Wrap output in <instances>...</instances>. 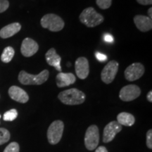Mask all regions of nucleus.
Wrapping results in <instances>:
<instances>
[{"label": "nucleus", "instance_id": "obj_1", "mask_svg": "<svg viewBox=\"0 0 152 152\" xmlns=\"http://www.w3.org/2000/svg\"><path fill=\"white\" fill-rule=\"evenodd\" d=\"M58 98L63 104L73 106L84 103L86 96L82 91L76 88H72L60 92Z\"/></svg>", "mask_w": 152, "mask_h": 152}, {"label": "nucleus", "instance_id": "obj_2", "mask_svg": "<svg viewBox=\"0 0 152 152\" xmlns=\"http://www.w3.org/2000/svg\"><path fill=\"white\" fill-rule=\"evenodd\" d=\"M49 72L48 70H43L37 75L28 73L25 71H21L18 74V81L25 85H39L43 84L49 78Z\"/></svg>", "mask_w": 152, "mask_h": 152}, {"label": "nucleus", "instance_id": "obj_3", "mask_svg": "<svg viewBox=\"0 0 152 152\" xmlns=\"http://www.w3.org/2000/svg\"><path fill=\"white\" fill-rule=\"evenodd\" d=\"M80 20L88 28H94L104 22V18L92 7L85 9L80 15Z\"/></svg>", "mask_w": 152, "mask_h": 152}, {"label": "nucleus", "instance_id": "obj_4", "mask_svg": "<svg viewBox=\"0 0 152 152\" xmlns=\"http://www.w3.org/2000/svg\"><path fill=\"white\" fill-rule=\"evenodd\" d=\"M40 24L43 28H46L52 32L61 31L65 26L64 20L54 14L45 15L41 18Z\"/></svg>", "mask_w": 152, "mask_h": 152}, {"label": "nucleus", "instance_id": "obj_5", "mask_svg": "<svg viewBox=\"0 0 152 152\" xmlns=\"http://www.w3.org/2000/svg\"><path fill=\"white\" fill-rule=\"evenodd\" d=\"M64 124L61 121H55L49 125L47 130V139L51 144H56L60 142L64 132Z\"/></svg>", "mask_w": 152, "mask_h": 152}, {"label": "nucleus", "instance_id": "obj_6", "mask_svg": "<svg viewBox=\"0 0 152 152\" xmlns=\"http://www.w3.org/2000/svg\"><path fill=\"white\" fill-rule=\"evenodd\" d=\"M99 143V132L96 125H90L87 129L85 136V147L90 151L96 149Z\"/></svg>", "mask_w": 152, "mask_h": 152}, {"label": "nucleus", "instance_id": "obj_7", "mask_svg": "<svg viewBox=\"0 0 152 152\" xmlns=\"http://www.w3.org/2000/svg\"><path fill=\"white\" fill-rule=\"evenodd\" d=\"M119 68V64L116 61H111L102 70L101 73L102 80L106 84H110L115 79Z\"/></svg>", "mask_w": 152, "mask_h": 152}, {"label": "nucleus", "instance_id": "obj_8", "mask_svg": "<svg viewBox=\"0 0 152 152\" xmlns=\"http://www.w3.org/2000/svg\"><path fill=\"white\" fill-rule=\"evenodd\" d=\"M141 94V90L136 85H128L120 91L119 97L123 102H131L136 99Z\"/></svg>", "mask_w": 152, "mask_h": 152}, {"label": "nucleus", "instance_id": "obj_9", "mask_svg": "<svg viewBox=\"0 0 152 152\" xmlns=\"http://www.w3.org/2000/svg\"><path fill=\"white\" fill-rule=\"evenodd\" d=\"M144 66L140 63H134L127 67L125 71V79L128 81H135L141 78L144 73Z\"/></svg>", "mask_w": 152, "mask_h": 152}, {"label": "nucleus", "instance_id": "obj_10", "mask_svg": "<svg viewBox=\"0 0 152 152\" xmlns=\"http://www.w3.org/2000/svg\"><path fill=\"white\" fill-rule=\"evenodd\" d=\"M122 130V125L117 121H112L106 125L104 130L103 142L105 143L111 142L118 133Z\"/></svg>", "mask_w": 152, "mask_h": 152}, {"label": "nucleus", "instance_id": "obj_11", "mask_svg": "<svg viewBox=\"0 0 152 152\" xmlns=\"http://www.w3.org/2000/svg\"><path fill=\"white\" fill-rule=\"evenodd\" d=\"M39 49V45L34 39L30 37L25 38L21 44L20 52L23 56L30 57L37 52Z\"/></svg>", "mask_w": 152, "mask_h": 152}, {"label": "nucleus", "instance_id": "obj_12", "mask_svg": "<svg viewBox=\"0 0 152 152\" xmlns=\"http://www.w3.org/2000/svg\"><path fill=\"white\" fill-rule=\"evenodd\" d=\"M75 65V73L77 77L82 80L87 78L90 73L88 60L85 57H79L76 60Z\"/></svg>", "mask_w": 152, "mask_h": 152}, {"label": "nucleus", "instance_id": "obj_13", "mask_svg": "<svg viewBox=\"0 0 152 152\" xmlns=\"http://www.w3.org/2000/svg\"><path fill=\"white\" fill-rule=\"evenodd\" d=\"M9 95L13 100L21 104L27 103L29 100L27 92L18 86H11L9 90Z\"/></svg>", "mask_w": 152, "mask_h": 152}, {"label": "nucleus", "instance_id": "obj_14", "mask_svg": "<svg viewBox=\"0 0 152 152\" xmlns=\"http://www.w3.org/2000/svg\"><path fill=\"white\" fill-rule=\"evenodd\" d=\"M134 23L141 32H147L152 29V20L148 16L137 15L134 17Z\"/></svg>", "mask_w": 152, "mask_h": 152}, {"label": "nucleus", "instance_id": "obj_15", "mask_svg": "<svg viewBox=\"0 0 152 152\" xmlns=\"http://www.w3.org/2000/svg\"><path fill=\"white\" fill-rule=\"evenodd\" d=\"M47 63L49 66L54 67L58 71L61 72V58L56 53V49L54 48H51L48 50L45 54Z\"/></svg>", "mask_w": 152, "mask_h": 152}, {"label": "nucleus", "instance_id": "obj_16", "mask_svg": "<svg viewBox=\"0 0 152 152\" xmlns=\"http://www.w3.org/2000/svg\"><path fill=\"white\" fill-rule=\"evenodd\" d=\"M56 85L58 87H68L75 83L76 77L74 74L71 73H62L60 72L57 74L56 77Z\"/></svg>", "mask_w": 152, "mask_h": 152}, {"label": "nucleus", "instance_id": "obj_17", "mask_svg": "<svg viewBox=\"0 0 152 152\" xmlns=\"http://www.w3.org/2000/svg\"><path fill=\"white\" fill-rule=\"evenodd\" d=\"M21 29V25L19 23H13L1 28L0 30V37L3 39L11 37L16 35Z\"/></svg>", "mask_w": 152, "mask_h": 152}, {"label": "nucleus", "instance_id": "obj_18", "mask_svg": "<svg viewBox=\"0 0 152 152\" xmlns=\"http://www.w3.org/2000/svg\"><path fill=\"white\" fill-rule=\"evenodd\" d=\"M117 122L121 125L130 127L134 125L135 119L132 114L127 113V112H122L118 115Z\"/></svg>", "mask_w": 152, "mask_h": 152}, {"label": "nucleus", "instance_id": "obj_19", "mask_svg": "<svg viewBox=\"0 0 152 152\" xmlns=\"http://www.w3.org/2000/svg\"><path fill=\"white\" fill-rule=\"evenodd\" d=\"M15 51L13 47H7L4 49L2 54L1 55V60L4 63H9L12 60L13 57L14 56Z\"/></svg>", "mask_w": 152, "mask_h": 152}, {"label": "nucleus", "instance_id": "obj_20", "mask_svg": "<svg viewBox=\"0 0 152 152\" xmlns=\"http://www.w3.org/2000/svg\"><path fill=\"white\" fill-rule=\"evenodd\" d=\"M18 116V111L16 109H11L5 112L3 115V120L4 121H13Z\"/></svg>", "mask_w": 152, "mask_h": 152}, {"label": "nucleus", "instance_id": "obj_21", "mask_svg": "<svg viewBox=\"0 0 152 152\" xmlns=\"http://www.w3.org/2000/svg\"><path fill=\"white\" fill-rule=\"evenodd\" d=\"M10 139V132L5 128H0V145L7 143Z\"/></svg>", "mask_w": 152, "mask_h": 152}, {"label": "nucleus", "instance_id": "obj_22", "mask_svg": "<svg viewBox=\"0 0 152 152\" xmlns=\"http://www.w3.org/2000/svg\"><path fill=\"white\" fill-rule=\"evenodd\" d=\"M96 2L100 9H107L111 6L112 0H96Z\"/></svg>", "mask_w": 152, "mask_h": 152}, {"label": "nucleus", "instance_id": "obj_23", "mask_svg": "<svg viewBox=\"0 0 152 152\" xmlns=\"http://www.w3.org/2000/svg\"><path fill=\"white\" fill-rule=\"evenodd\" d=\"M19 149L20 147L17 142H11L5 148L4 152H19Z\"/></svg>", "mask_w": 152, "mask_h": 152}, {"label": "nucleus", "instance_id": "obj_24", "mask_svg": "<svg viewBox=\"0 0 152 152\" xmlns=\"http://www.w3.org/2000/svg\"><path fill=\"white\" fill-rule=\"evenodd\" d=\"M9 7V2L8 0H0V14L7 11Z\"/></svg>", "mask_w": 152, "mask_h": 152}, {"label": "nucleus", "instance_id": "obj_25", "mask_svg": "<svg viewBox=\"0 0 152 152\" xmlns=\"http://www.w3.org/2000/svg\"><path fill=\"white\" fill-rule=\"evenodd\" d=\"M147 145L149 149H152V130H148L147 133Z\"/></svg>", "mask_w": 152, "mask_h": 152}, {"label": "nucleus", "instance_id": "obj_26", "mask_svg": "<svg viewBox=\"0 0 152 152\" xmlns=\"http://www.w3.org/2000/svg\"><path fill=\"white\" fill-rule=\"evenodd\" d=\"M95 56H96V58H97V60L99 61L103 62V61H106L107 60V56H106L105 54H102V53L96 52V54H95Z\"/></svg>", "mask_w": 152, "mask_h": 152}, {"label": "nucleus", "instance_id": "obj_27", "mask_svg": "<svg viewBox=\"0 0 152 152\" xmlns=\"http://www.w3.org/2000/svg\"><path fill=\"white\" fill-rule=\"evenodd\" d=\"M104 41L108 43H112L113 42V36L110 35V34H105L104 36Z\"/></svg>", "mask_w": 152, "mask_h": 152}, {"label": "nucleus", "instance_id": "obj_28", "mask_svg": "<svg viewBox=\"0 0 152 152\" xmlns=\"http://www.w3.org/2000/svg\"><path fill=\"white\" fill-rule=\"evenodd\" d=\"M139 4L142 5H151L152 4V0H136Z\"/></svg>", "mask_w": 152, "mask_h": 152}, {"label": "nucleus", "instance_id": "obj_29", "mask_svg": "<svg viewBox=\"0 0 152 152\" xmlns=\"http://www.w3.org/2000/svg\"><path fill=\"white\" fill-rule=\"evenodd\" d=\"M95 152H108V150L105 147H99Z\"/></svg>", "mask_w": 152, "mask_h": 152}, {"label": "nucleus", "instance_id": "obj_30", "mask_svg": "<svg viewBox=\"0 0 152 152\" xmlns=\"http://www.w3.org/2000/svg\"><path fill=\"white\" fill-rule=\"evenodd\" d=\"M147 100L149 101L150 103H151L152 102V91H149V93H148L147 95Z\"/></svg>", "mask_w": 152, "mask_h": 152}, {"label": "nucleus", "instance_id": "obj_31", "mask_svg": "<svg viewBox=\"0 0 152 152\" xmlns=\"http://www.w3.org/2000/svg\"><path fill=\"white\" fill-rule=\"evenodd\" d=\"M148 15H149V18H152V8L151 7H150V8L149 9V10H148Z\"/></svg>", "mask_w": 152, "mask_h": 152}, {"label": "nucleus", "instance_id": "obj_32", "mask_svg": "<svg viewBox=\"0 0 152 152\" xmlns=\"http://www.w3.org/2000/svg\"><path fill=\"white\" fill-rule=\"evenodd\" d=\"M0 118H1V115H0Z\"/></svg>", "mask_w": 152, "mask_h": 152}]
</instances>
